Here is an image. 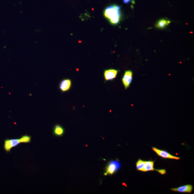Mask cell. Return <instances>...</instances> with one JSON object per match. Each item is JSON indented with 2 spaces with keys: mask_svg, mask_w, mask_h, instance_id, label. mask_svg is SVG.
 Segmentation results:
<instances>
[{
  "mask_svg": "<svg viewBox=\"0 0 194 194\" xmlns=\"http://www.w3.org/2000/svg\"><path fill=\"white\" fill-rule=\"evenodd\" d=\"M72 81L68 79H65L60 82L59 85V88L61 91L65 92L69 91L71 88Z\"/></svg>",
  "mask_w": 194,
  "mask_h": 194,
  "instance_id": "obj_6",
  "label": "cell"
},
{
  "mask_svg": "<svg viewBox=\"0 0 194 194\" xmlns=\"http://www.w3.org/2000/svg\"><path fill=\"white\" fill-rule=\"evenodd\" d=\"M53 133L54 135L58 137H61L63 136L65 133V129L60 125H56L54 126Z\"/></svg>",
  "mask_w": 194,
  "mask_h": 194,
  "instance_id": "obj_9",
  "label": "cell"
},
{
  "mask_svg": "<svg viewBox=\"0 0 194 194\" xmlns=\"http://www.w3.org/2000/svg\"><path fill=\"white\" fill-rule=\"evenodd\" d=\"M104 15L113 24H116L119 22L121 17L120 11L116 9V5L108 6L104 11Z\"/></svg>",
  "mask_w": 194,
  "mask_h": 194,
  "instance_id": "obj_1",
  "label": "cell"
},
{
  "mask_svg": "<svg viewBox=\"0 0 194 194\" xmlns=\"http://www.w3.org/2000/svg\"><path fill=\"white\" fill-rule=\"evenodd\" d=\"M152 149L158 155L160 156L161 157L164 158L174 159H176V160H179V159H180V157L172 156V154H169L167 151L161 150L160 149H157L155 147H153Z\"/></svg>",
  "mask_w": 194,
  "mask_h": 194,
  "instance_id": "obj_5",
  "label": "cell"
},
{
  "mask_svg": "<svg viewBox=\"0 0 194 194\" xmlns=\"http://www.w3.org/2000/svg\"><path fill=\"white\" fill-rule=\"evenodd\" d=\"M145 165V161H142L139 159L136 163V167L138 170L143 171Z\"/></svg>",
  "mask_w": 194,
  "mask_h": 194,
  "instance_id": "obj_12",
  "label": "cell"
},
{
  "mask_svg": "<svg viewBox=\"0 0 194 194\" xmlns=\"http://www.w3.org/2000/svg\"><path fill=\"white\" fill-rule=\"evenodd\" d=\"M123 2L125 4H128L130 2L131 0H123Z\"/></svg>",
  "mask_w": 194,
  "mask_h": 194,
  "instance_id": "obj_13",
  "label": "cell"
},
{
  "mask_svg": "<svg viewBox=\"0 0 194 194\" xmlns=\"http://www.w3.org/2000/svg\"><path fill=\"white\" fill-rule=\"evenodd\" d=\"M32 137L25 135L19 139H5L4 148L6 152H11V149L19 145L21 143H29L31 142Z\"/></svg>",
  "mask_w": 194,
  "mask_h": 194,
  "instance_id": "obj_2",
  "label": "cell"
},
{
  "mask_svg": "<svg viewBox=\"0 0 194 194\" xmlns=\"http://www.w3.org/2000/svg\"><path fill=\"white\" fill-rule=\"evenodd\" d=\"M170 21L165 19H160L158 21L156 25V27L158 28L163 29L166 26L170 24Z\"/></svg>",
  "mask_w": 194,
  "mask_h": 194,
  "instance_id": "obj_10",
  "label": "cell"
},
{
  "mask_svg": "<svg viewBox=\"0 0 194 194\" xmlns=\"http://www.w3.org/2000/svg\"><path fill=\"white\" fill-rule=\"evenodd\" d=\"M154 162L153 161H145V165L143 169V172H146L154 170Z\"/></svg>",
  "mask_w": 194,
  "mask_h": 194,
  "instance_id": "obj_11",
  "label": "cell"
},
{
  "mask_svg": "<svg viewBox=\"0 0 194 194\" xmlns=\"http://www.w3.org/2000/svg\"><path fill=\"white\" fill-rule=\"evenodd\" d=\"M132 72L131 70L126 71L122 78V82L125 88L127 89L129 88L132 80Z\"/></svg>",
  "mask_w": 194,
  "mask_h": 194,
  "instance_id": "obj_4",
  "label": "cell"
},
{
  "mask_svg": "<svg viewBox=\"0 0 194 194\" xmlns=\"http://www.w3.org/2000/svg\"><path fill=\"white\" fill-rule=\"evenodd\" d=\"M193 190V186L191 185H187L181 186L178 188L171 189L174 191L182 192V193H190Z\"/></svg>",
  "mask_w": 194,
  "mask_h": 194,
  "instance_id": "obj_8",
  "label": "cell"
},
{
  "mask_svg": "<svg viewBox=\"0 0 194 194\" xmlns=\"http://www.w3.org/2000/svg\"><path fill=\"white\" fill-rule=\"evenodd\" d=\"M120 166L121 164L118 161H111L107 166L106 172L105 175H106L108 174L109 175L113 174L120 168Z\"/></svg>",
  "mask_w": 194,
  "mask_h": 194,
  "instance_id": "obj_3",
  "label": "cell"
},
{
  "mask_svg": "<svg viewBox=\"0 0 194 194\" xmlns=\"http://www.w3.org/2000/svg\"><path fill=\"white\" fill-rule=\"evenodd\" d=\"M118 73V70H114V69H109V70H105L104 72L105 80H108L114 79L116 78Z\"/></svg>",
  "mask_w": 194,
  "mask_h": 194,
  "instance_id": "obj_7",
  "label": "cell"
}]
</instances>
